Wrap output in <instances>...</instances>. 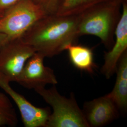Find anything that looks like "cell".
Returning <instances> with one entry per match:
<instances>
[{"instance_id": "cell-1", "label": "cell", "mask_w": 127, "mask_h": 127, "mask_svg": "<svg viewBox=\"0 0 127 127\" xmlns=\"http://www.w3.org/2000/svg\"><path fill=\"white\" fill-rule=\"evenodd\" d=\"M79 14L46 15L33 24L20 38L45 58L59 54L67 46L76 43Z\"/></svg>"}, {"instance_id": "cell-2", "label": "cell", "mask_w": 127, "mask_h": 127, "mask_svg": "<svg viewBox=\"0 0 127 127\" xmlns=\"http://www.w3.org/2000/svg\"><path fill=\"white\" fill-rule=\"evenodd\" d=\"M123 0H110L97 3L79 14L80 36L98 37L107 49L114 45V36L121 16Z\"/></svg>"}, {"instance_id": "cell-3", "label": "cell", "mask_w": 127, "mask_h": 127, "mask_svg": "<svg viewBox=\"0 0 127 127\" xmlns=\"http://www.w3.org/2000/svg\"><path fill=\"white\" fill-rule=\"evenodd\" d=\"M34 91L53 109L46 127H89L73 93L69 98L61 95L56 85L49 89L43 87Z\"/></svg>"}, {"instance_id": "cell-4", "label": "cell", "mask_w": 127, "mask_h": 127, "mask_svg": "<svg viewBox=\"0 0 127 127\" xmlns=\"http://www.w3.org/2000/svg\"><path fill=\"white\" fill-rule=\"evenodd\" d=\"M45 11L33 0H21L7 9L0 18V32L9 40L20 38Z\"/></svg>"}, {"instance_id": "cell-5", "label": "cell", "mask_w": 127, "mask_h": 127, "mask_svg": "<svg viewBox=\"0 0 127 127\" xmlns=\"http://www.w3.org/2000/svg\"><path fill=\"white\" fill-rule=\"evenodd\" d=\"M35 52L21 38L9 40L0 50V74L9 82H17L27 60Z\"/></svg>"}, {"instance_id": "cell-6", "label": "cell", "mask_w": 127, "mask_h": 127, "mask_svg": "<svg viewBox=\"0 0 127 127\" xmlns=\"http://www.w3.org/2000/svg\"><path fill=\"white\" fill-rule=\"evenodd\" d=\"M45 57L35 52L27 60L17 82L29 89L45 87L47 84L56 85L58 82L53 69L44 64Z\"/></svg>"}, {"instance_id": "cell-7", "label": "cell", "mask_w": 127, "mask_h": 127, "mask_svg": "<svg viewBox=\"0 0 127 127\" xmlns=\"http://www.w3.org/2000/svg\"><path fill=\"white\" fill-rule=\"evenodd\" d=\"M0 88L13 100L17 105L26 127H46L51 111L49 107L33 105L23 96L14 91L10 82L0 74Z\"/></svg>"}, {"instance_id": "cell-8", "label": "cell", "mask_w": 127, "mask_h": 127, "mask_svg": "<svg viewBox=\"0 0 127 127\" xmlns=\"http://www.w3.org/2000/svg\"><path fill=\"white\" fill-rule=\"evenodd\" d=\"M115 41L110 50L105 52L101 73L107 79L116 72L118 61L127 51V1H123L120 18L115 30Z\"/></svg>"}, {"instance_id": "cell-9", "label": "cell", "mask_w": 127, "mask_h": 127, "mask_svg": "<svg viewBox=\"0 0 127 127\" xmlns=\"http://www.w3.org/2000/svg\"><path fill=\"white\" fill-rule=\"evenodd\" d=\"M82 111L89 127H103L119 115L117 107L107 94L85 102Z\"/></svg>"}, {"instance_id": "cell-10", "label": "cell", "mask_w": 127, "mask_h": 127, "mask_svg": "<svg viewBox=\"0 0 127 127\" xmlns=\"http://www.w3.org/2000/svg\"><path fill=\"white\" fill-rule=\"evenodd\" d=\"M115 73L117 77L113 90L107 94L119 111L125 113L127 107V51L118 61Z\"/></svg>"}, {"instance_id": "cell-11", "label": "cell", "mask_w": 127, "mask_h": 127, "mask_svg": "<svg viewBox=\"0 0 127 127\" xmlns=\"http://www.w3.org/2000/svg\"><path fill=\"white\" fill-rule=\"evenodd\" d=\"M65 50L68 51L69 59L76 68L90 74L94 73L96 66L91 49L73 43L67 46Z\"/></svg>"}, {"instance_id": "cell-12", "label": "cell", "mask_w": 127, "mask_h": 127, "mask_svg": "<svg viewBox=\"0 0 127 127\" xmlns=\"http://www.w3.org/2000/svg\"><path fill=\"white\" fill-rule=\"evenodd\" d=\"M108 0H63L56 14L78 15L94 5Z\"/></svg>"}, {"instance_id": "cell-13", "label": "cell", "mask_w": 127, "mask_h": 127, "mask_svg": "<svg viewBox=\"0 0 127 127\" xmlns=\"http://www.w3.org/2000/svg\"><path fill=\"white\" fill-rule=\"evenodd\" d=\"M18 123V116L9 97L0 92V127H15Z\"/></svg>"}, {"instance_id": "cell-14", "label": "cell", "mask_w": 127, "mask_h": 127, "mask_svg": "<svg viewBox=\"0 0 127 127\" xmlns=\"http://www.w3.org/2000/svg\"><path fill=\"white\" fill-rule=\"evenodd\" d=\"M47 15L57 12L63 0H33Z\"/></svg>"}, {"instance_id": "cell-15", "label": "cell", "mask_w": 127, "mask_h": 127, "mask_svg": "<svg viewBox=\"0 0 127 127\" xmlns=\"http://www.w3.org/2000/svg\"><path fill=\"white\" fill-rule=\"evenodd\" d=\"M21 0H0V13L2 14L7 9Z\"/></svg>"}, {"instance_id": "cell-16", "label": "cell", "mask_w": 127, "mask_h": 127, "mask_svg": "<svg viewBox=\"0 0 127 127\" xmlns=\"http://www.w3.org/2000/svg\"><path fill=\"white\" fill-rule=\"evenodd\" d=\"M9 40L8 37L6 34L0 32V50Z\"/></svg>"}, {"instance_id": "cell-17", "label": "cell", "mask_w": 127, "mask_h": 127, "mask_svg": "<svg viewBox=\"0 0 127 127\" xmlns=\"http://www.w3.org/2000/svg\"><path fill=\"white\" fill-rule=\"evenodd\" d=\"M1 16H2V14H1L0 13V18H1Z\"/></svg>"}, {"instance_id": "cell-18", "label": "cell", "mask_w": 127, "mask_h": 127, "mask_svg": "<svg viewBox=\"0 0 127 127\" xmlns=\"http://www.w3.org/2000/svg\"><path fill=\"white\" fill-rule=\"evenodd\" d=\"M123 1H127V0H123Z\"/></svg>"}]
</instances>
